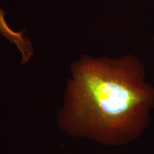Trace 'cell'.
Listing matches in <instances>:
<instances>
[{
    "label": "cell",
    "mask_w": 154,
    "mask_h": 154,
    "mask_svg": "<svg viewBox=\"0 0 154 154\" xmlns=\"http://www.w3.org/2000/svg\"><path fill=\"white\" fill-rule=\"evenodd\" d=\"M70 72L57 116L63 131L106 146L128 145L145 133L154 111V85L139 58L83 55Z\"/></svg>",
    "instance_id": "1"
},
{
    "label": "cell",
    "mask_w": 154,
    "mask_h": 154,
    "mask_svg": "<svg viewBox=\"0 0 154 154\" xmlns=\"http://www.w3.org/2000/svg\"><path fill=\"white\" fill-rule=\"evenodd\" d=\"M0 35L7 41L16 46L20 52L22 63L26 64L34 56V48L27 36L23 32H17L12 29L5 19V12L0 8Z\"/></svg>",
    "instance_id": "2"
},
{
    "label": "cell",
    "mask_w": 154,
    "mask_h": 154,
    "mask_svg": "<svg viewBox=\"0 0 154 154\" xmlns=\"http://www.w3.org/2000/svg\"><path fill=\"white\" fill-rule=\"evenodd\" d=\"M153 42H154V35H153Z\"/></svg>",
    "instance_id": "3"
}]
</instances>
